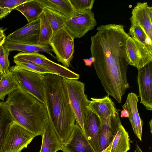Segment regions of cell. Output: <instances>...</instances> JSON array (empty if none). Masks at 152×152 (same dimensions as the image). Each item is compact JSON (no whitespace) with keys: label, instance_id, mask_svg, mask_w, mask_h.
<instances>
[{"label":"cell","instance_id":"1","mask_svg":"<svg viewBox=\"0 0 152 152\" xmlns=\"http://www.w3.org/2000/svg\"><path fill=\"white\" fill-rule=\"evenodd\" d=\"M124 27L121 24L102 25L91 38L94 68L104 90L111 96L123 94L129 87L126 41L129 36Z\"/></svg>","mask_w":152,"mask_h":152},{"label":"cell","instance_id":"2","mask_svg":"<svg viewBox=\"0 0 152 152\" xmlns=\"http://www.w3.org/2000/svg\"><path fill=\"white\" fill-rule=\"evenodd\" d=\"M45 105L49 120L59 139L65 143L75 125L65 78L53 74L44 75Z\"/></svg>","mask_w":152,"mask_h":152},{"label":"cell","instance_id":"3","mask_svg":"<svg viewBox=\"0 0 152 152\" xmlns=\"http://www.w3.org/2000/svg\"><path fill=\"white\" fill-rule=\"evenodd\" d=\"M4 104L14 121L36 136L42 135L49 121L44 104L20 88L8 95Z\"/></svg>","mask_w":152,"mask_h":152},{"label":"cell","instance_id":"4","mask_svg":"<svg viewBox=\"0 0 152 152\" xmlns=\"http://www.w3.org/2000/svg\"><path fill=\"white\" fill-rule=\"evenodd\" d=\"M71 106L76 123L84 132V124L90 101L85 93V84L77 79L65 78Z\"/></svg>","mask_w":152,"mask_h":152},{"label":"cell","instance_id":"5","mask_svg":"<svg viewBox=\"0 0 152 152\" xmlns=\"http://www.w3.org/2000/svg\"><path fill=\"white\" fill-rule=\"evenodd\" d=\"M9 70L20 88L45 105L44 75L27 70L16 65L10 67Z\"/></svg>","mask_w":152,"mask_h":152},{"label":"cell","instance_id":"6","mask_svg":"<svg viewBox=\"0 0 152 152\" xmlns=\"http://www.w3.org/2000/svg\"><path fill=\"white\" fill-rule=\"evenodd\" d=\"M35 137L13 120L6 127L0 152H21L27 147Z\"/></svg>","mask_w":152,"mask_h":152},{"label":"cell","instance_id":"7","mask_svg":"<svg viewBox=\"0 0 152 152\" xmlns=\"http://www.w3.org/2000/svg\"><path fill=\"white\" fill-rule=\"evenodd\" d=\"M74 39L64 27L54 32L49 41L57 61L66 67L69 66L73 57Z\"/></svg>","mask_w":152,"mask_h":152},{"label":"cell","instance_id":"8","mask_svg":"<svg viewBox=\"0 0 152 152\" xmlns=\"http://www.w3.org/2000/svg\"><path fill=\"white\" fill-rule=\"evenodd\" d=\"M13 61H28L43 66L58 75L68 79H79L80 75L67 67L52 61L38 52L26 53L20 52L13 57Z\"/></svg>","mask_w":152,"mask_h":152},{"label":"cell","instance_id":"9","mask_svg":"<svg viewBox=\"0 0 152 152\" xmlns=\"http://www.w3.org/2000/svg\"><path fill=\"white\" fill-rule=\"evenodd\" d=\"M126 48L129 64L138 69L152 62V49L138 40L129 36Z\"/></svg>","mask_w":152,"mask_h":152},{"label":"cell","instance_id":"10","mask_svg":"<svg viewBox=\"0 0 152 152\" xmlns=\"http://www.w3.org/2000/svg\"><path fill=\"white\" fill-rule=\"evenodd\" d=\"M97 25L94 13L91 10L67 19L64 27L74 38H80Z\"/></svg>","mask_w":152,"mask_h":152},{"label":"cell","instance_id":"11","mask_svg":"<svg viewBox=\"0 0 152 152\" xmlns=\"http://www.w3.org/2000/svg\"><path fill=\"white\" fill-rule=\"evenodd\" d=\"M137 81L140 103L146 110H152V62L138 69Z\"/></svg>","mask_w":152,"mask_h":152},{"label":"cell","instance_id":"12","mask_svg":"<svg viewBox=\"0 0 152 152\" xmlns=\"http://www.w3.org/2000/svg\"><path fill=\"white\" fill-rule=\"evenodd\" d=\"M100 119L101 125L99 130V152H101L113 141L121 124L118 111L109 116Z\"/></svg>","mask_w":152,"mask_h":152},{"label":"cell","instance_id":"13","mask_svg":"<svg viewBox=\"0 0 152 152\" xmlns=\"http://www.w3.org/2000/svg\"><path fill=\"white\" fill-rule=\"evenodd\" d=\"M39 18L28 23L6 38L5 40L11 42L31 45L38 44L40 32Z\"/></svg>","mask_w":152,"mask_h":152},{"label":"cell","instance_id":"14","mask_svg":"<svg viewBox=\"0 0 152 152\" xmlns=\"http://www.w3.org/2000/svg\"><path fill=\"white\" fill-rule=\"evenodd\" d=\"M61 150L63 152H96L77 123L69 138L63 143Z\"/></svg>","mask_w":152,"mask_h":152},{"label":"cell","instance_id":"15","mask_svg":"<svg viewBox=\"0 0 152 152\" xmlns=\"http://www.w3.org/2000/svg\"><path fill=\"white\" fill-rule=\"evenodd\" d=\"M150 8L147 2H137L132 10L130 20L131 26H140L147 36L152 39V21L149 16Z\"/></svg>","mask_w":152,"mask_h":152},{"label":"cell","instance_id":"16","mask_svg":"<svg viewBox=\"0 0 152 152\" xmlns=\"http://www.w3.org/2000/svg\"><path fill=\"white\" fill-rule=\"evenodd\" d=\"M138 101V97L133 92L129 93L122 107L124 109L128 111L129 113L128 118L134 132L137 137L141 141L143 122L138 111L137 103Z\"/></svg>","mask_w":152,"mask_h":152},{"label":"cell","instance_id":"17","mask_svg":"<svg viewBox=\"0 0 152 152\" xmlns=\"http://www.w3.org/2000/svg\"><path fill=\"white\" fill-rule=\"evenodd\" d=\"M84 124V133L89 143L96 151L99 152V137L101 125L100 118L88 108Z\"/></svg>","mask_w":152,"mask_h":152},{"label":"cell","instance_id":"18","mask_svg":"<svg viewBox=\"0 0 152 152\" xmlns=\"http://www.w3.org/2000/svg\"><path fill=\"white\" fill-rule=\"evenodd\" d=\"M42 136V141L39 152H56L62 150L63 143L59 139L49 120Z\"/></svg>","mask_w":152,"mask_h":152},{"label":"cell","instance_id":"19","mask_svg":"<svg viewBox=\"0 0 152 152\" xmlns=\"http://www.w3.org/2000/svg\"><path fill=\"white\" fill-rule=\"evenodd\" d=\"M107 95L102 98H91L88 108L100 118L106 117L118 111L114 103Z\"/></svg>","mask_w":152,"mask_h":152},{"label":"cell","instance_id":"20","mask_svg":"<svg viewBox=\"0 0 152 152\" xmlns=\"http://www.w3.org/2000/svg\"><path fill=\"white\" fill-rule=\"evenodd\" d=\"M44 7H48L64 16L67 19L78 15L69 0H37Z\"/></svg>","mask_w":152,"mask_h":152},{"label":"cell","instance_id":"21","mask_svg":"<svg viewBox=\"0 0 152 152\" xmlns=\"http://www.w3.org/2000/svg\"><path fill=\"white\" fill-rule=\"evenodd\" d=\"M3 45L9 52L18 51L24 53H31L43 52L53 56L51 48L49 45H31L13 42L5 40Z\"/></svg>","mask_w":152,"mask_h":152},{"label":"cell","instance_id":"22","mask_svg":"<svg viewBox=\"0 0 152 152\" xmlns=\"http://www.w3.org/2000/svg\"><path fill=\"white\" fill-rule=\"evenodd\" d=\"M44 8L37 0H27L15 9L21 13L29 23L38 19Z\"/></svg>","mask_w":152,"mask_h":152},{"label":"cell","instance_id":"23","mask_svg":"<svg viewBox=\"0 0 152 152\" xmlns=\"http://www.w3.org/2000/svg\"><path fill=\"white\" fill-rule=\"evenodd\" d=\"M130 148L128 133L121 124L114 138L110 152H127Z\"/></svg>","mask_w":152,"mask_h":152},{"label":"cell","instance_id":"24","mask_svg":"<svg viewBox=\"0 0 152 152\" xmlns=\"http://www.w3.org/2000/svg\"><path fill=\"white\" fill-rule=\"evenodd\" d=\"M43 12L53 33L64 27L67 19L63 15L48 7L44 8Z\"/></svg>","mask_w":152,"mask_h":152},{"label":"cell","instance_id":"25","mask_svg":"<svg viewBox=\"0 0 152 152\" xmlns=\"http://www.w3.org/2000/svg\"><path fill=\"white\" fill-rule=\"evenodd\" d=\"M19 88L18 84L10 72L2 76L0 80V100L4 101L7 95Z\"/></svg>","mask_w":152,"mask_h":152},{"label":"cell","instance_id":"26","mask_svg":"<svg viewBox=\"0 0 152 152\" xmlns=\"http://www.w3.org/2000/svg\"><path fill=\"white\" fill-rule=\"evenodd\" d=\"M40 20V32L38 44L42 45H49V41L53 31L43 11L39 17Z\"/></svg>","mask_w":152,"mask_h":152},{"label":"cell","instance_id":"27","mask_svg":"<svg viewBox=\"0 0 152 152\" xmlns=\"http://www.w3.org/2000/svg\"><path fill=\"white\" fill-rule=\"evenodd\" d=\"M13 120L4 102H0V149L4 132L8 124Z\"/></svg>","mask_w":152,"mask_h":152},{"label":"cell","instance_id":"28","mask_svg":"<svg viewBox=\"0 0 152 152\" xmlns=\"http://www.w3.org/2000/svg\"><path fill=\"white\" fill-rule=\"evenodd\" d=\"M14 62L16 65L24 69L37 73L43 75L46 74H55L49 70L32 62L22 61H15Z\"/></svg>","mask_w":152,"mask_h":152},{"label":"cell","instance_id":"29","mask_svg":"<svg viewBox=\"0 0 152 152\" xmlns=\"http://www.w3.org/2000/svg\"><path fill=\"white\" fill-rule=\"evenodd\" d=\"M10 52L7 50L3 45L0 46V71L1 77L10 73V62L9 59Z\"/></svg>","mask_w":152,"mask_h":152},{"label":"cell","instance_id":"30","mask_svg":"<svg viewBox=\"0 0 152 152\" xmlns=\"http://www.w3.org/2000/svg\"><path fill=\"white\" fill-rule=\"evenodd\" d=\"M73 8L79 14L91 10L95 0H69Z\"/></svg>","mask_w":152,"mask_h":152},{"label":"cell","instance_id":"31","mask_svg":"<svg viewBox=\"0 0 152 152\" xmlns=\"http://www.w3.org/2000/svg\"><path fill=\"white\" fill-rule=\"evenodd\" d=\"M128 34L129 36H131L132 37L138 40L147 46L145 41L146 38L148 37L140 26L137 25L131 26L129 29Z\"/></svg>","mask_w":152,"mask_h":152},{"label":"cell","instance_id":"32","mask_svg":"<svg viewBox=\"0 0 152 152\" xmlns=\"http://www.w3.org/2000/svg\"><path fill=\"white\" fill-rule=\"evenodd\" d=\"M27 0H0V6L3 8L7 9L12 11Z\"/></svg>","mask_w":152,"mask_h":152},{"label":"cell","instance_id":"33","mask_svg":"<svg viewBox=\"0 0 152 152\" xmlns=\"http://www.w3.org/2000/svg\"><path fill=\"white\" fill-rule=\"evenodd\" d=\"M11 11L8 9L3 8L0 6V20L7 16Z\"/></svg>","mask_w":152,"mask_h":152},{"label":"cell","instance_id":"34","mask_svg":"<svg viewBox=\"0 0 152 152\" xmlns=\"http://www.w3.org/2000/svg\"><path fill=\"white\" fill-rule=\"evenodd\" d=\"M83 60L86 66L91 67L95 61V59L94 57H91L88 59H84Z\"/></svg>","mask_w":152,"mask_h":152},{"label":"cell","instance_id":"35","mask_svg":"<svg viewBox=\"0 0 152 152\" xmlns=\"http://www.w3.org/2000/svg\"><path fill=\"white\" fill-rule=\"evenodd\" d=\"M129 116V113L126 110L123 109V110L121 111V118H128Z\"/></svg>","mask_w":152,"mask_h":152},{"label":"cell","instance_id":"36","mask_svg":"<svg viewBox=\"0 0 152 152\" xmlns=\"http://www.w3.org/2000/svg\"><path fill=\"white\" fill-rule=\"evenodd\" d=\"M112 142L113 141L107 148L101 152H110Z\"/></svg>","mask_w":152,"mask_h":152},{"label":"cell","instance_id":"37","mask_svg":"<svg viewBox=\"0 0 152 152\" xmlns=\"http://www.w3.org/2000/svg\"><path fill=\"white\" fill-rule=\"evenodd\" d=\"M6 36L4 35L0 39V46L3 45L5 40Z\"/></svg>","mask_w":152,"mask_h":152},{"label":"cell","instance_id":"38","mask_svg":"<svg viewBox=\"0 0 152 152\" xmlns=\"http://www.w3.org/2000/svg\"><path fill=\"white\" fill-rule=\"evenodd\" d=\"M134 152H143L138 145H136V148Z\"/></svg>","mask_w":152,"mask_h":152},{"label":"cell","instance_id":"39","mask_svg":"<svg viewBox=\"0 0 152 152\" xmlns=\"http://www.w3.org/2000/svg\"><path fill=\"white\" fill-rule=\"evenodd\" d=\"M5 35L4 33V31L1 28H0V39L4 36Z\"/></svg>","mask_w":152,"mask_h":152},{"label":"cell","instance_id":"40","mask_svg":"<svg viewBox=\"0 0 152 152\" xmlns=\"http://www.w3.org/2000/svg\"><path fill=\"white\" fill-rule=\"evenodd\" d=\"M149 125L151 129V133H152V119H151L149 122Z\"/></svg>","mask_w":152,"mask_h":152},{"label":"cell","instance_id":"41","mask_svg":"<svg viewBox=\"0 0 152 152\" xmlns=\"http://www.w3.org/2000/svg\"><path fill=\"white\" fill-rule=\"evenodd\" d=\"M1 76L0 74V78H1Z\"/></svg>","mask_w":152,"mask_h":152},{"label":"cell","instance_id":"42","mask_svg":"<svg viewBox=\"0 0 152 152\" xmlns=\"http://www.w3.org/2000/svg\"></svg>","mask_w":152,"mask_h":152},{"label":"cell","instance_id":"43","mask_svg":"<svg viewBox=\"0 0 152 152\" xmlns=\"http://www.w3.org/2000/svg\"></svg>","mask_w":152,"mask_h":152}]
</instances>
